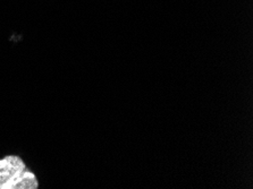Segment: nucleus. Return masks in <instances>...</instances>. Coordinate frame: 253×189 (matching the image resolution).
Returning <instances> with one entry per match:
<instances>
[{
	"mask_svg": "<svg viewBox=\"0 0 253 189\" xmlns=\"http://www.w3.org/2000/svg\"><path fill=\"white\" fill-rule=\"evenodd\" d=\"M39 181L20 156L0 159V189H38Z\"/></svg>",
	"mask_w": 253,
	"mask_h": 189,
	"instance_id": "obj_1",
	"label": "nucleus"
}]
</instances>
